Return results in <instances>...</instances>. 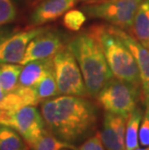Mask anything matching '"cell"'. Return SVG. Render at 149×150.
I'll use <instances>...</instances> for the list:
<instances>
[{
	"label": "cell",
	"mask_w": 149,
	"mask_h": 150,
	"mask_svg": "<svg viewBox=\"0 0 149 150\" xmlns=\"http://www.w3.org/2000/svg\"><path fill=\"white\" fill-rule=\"evenodd\" d=\"M41 113L46 129L72 145L90 135L98 117L97 108L90 101L71 95L45 100L41 105Z\"/></svg>",
	"instance_id": "obj_1"
},
{
	"label": "cell",
	"mask_w": 149,
	"mask_h": 150,
	"mask_svg": "<svg viewBox=\"0 0 149 150\" xmlns=\"http://www.w3.org/2000/svg\"><path fill=\"white\" fill-rule=\"evenodd\" d=\"M68 47L80 66L88 95L96 98L113 78L102 47L88 31L76 36Z\"/></svg>",
	"instance_id": "obj_2"
},
{
	"label": "cell",
	"mask_w": 149,
	"mask_h": 150,
	"mask_svg": "<svg viewBox=\"0 0 149 150\" xmlns=\"http://www.w3.org/2000/svg\"><path fill=\"white\" fill-rule=\"evenodd\" d=\"M102 47L113 78L141 86L139 72L132 52L109 25H94L87 30Z\"/></svg>",
	"instance_id": "obj_3"
},
{
	"label": "cell",
	"mask_w": 149,
	"mask_h": 150,
	"mask_svg": "<svg viewBox=\"0 0 149 150\" xmlns=\"http://www.w3.org/2000/svg\"><path fill=\"white\" fill-rule=\"evenodd\" d=\"M141 86L112 78L96 97L107 112L119 114L128 118L138 108Z\"/></svg>",
	"instance_id": "obj_4"
},
{
	"label": "cell",
	"mask_w": 149,
	"mask_h": 150,
	"mask_svg": "<svg viewBox=\"0 0 149 150\" xmlns=\"http://www.w3.org/2000/svg\"><path fill=\"white\" fill-rule=\"evenodd\" d=\"M52 60L59 94L78 97L89 96L80 66L69 47L60 50L53 56Z\"/></svg>",
	"instance_id": "obj_5"
},
{
	"label": "cell",
	"mask_w": 149,
	"mask_h": 150,
	"mask_svg": "<svg viewBox=\"0 0 149 150\" xmlns=\"http://www.w3.org/2000/svg\"><path fill=\"white\" fill-rule=\"evenodd\" d=\"M142 0H99L82 6L84 14L128 30Z\"/></svg>",
	"instance_id": "obj_6"
},
{
	"label": "cell",
	"mask_w": 149,
	"mask_h": 150,
	"mask_svg": "<svg viewBox=\"0 0 149 150\" xmlns=\"http://www.w3.org/2000/svg\"><path fill=\"white\" fill-rule=\"evenodd\" d=\"M0 125L9 126L16 130L30 147L47 130L42 113L34 106H26L16 110L0 108Z\"/></svg>",
	"instance_id": "obj_7"
},
{
	"label": "cell",
	"mask_w": 149,
	"mask_h": 150,
	"mask_svg": "<svg viewBox=\"0 0 149 150\" xmlns=\"http://www.w3.org/2000/svg\"><path fill=\"white\" fill-rule=\"evenodd\" d=\"M46 29L45 27L39 26L29 27L25 30L16 31L14 33H5L4 31H0V64H20L30 41Z\"/></svg>",
	"instance_id": "obj_8"
},
{
	"label": "cell",
	"mask_w": 149,
	"mask_h": 150,
	"mask_svg": "<svg viewBox=\"0 0 149 150\" xmlns=\"http://www.w3.org/2000/svg\"><path fill=\"white\" fill-rule=\"evenodd\" d=\"M64 46L59 35L46 29L30 41L20 65H25L35 60L53 57Z\"/></svg>",
	"instance_id": "obj_9"
},
{
	"label": "cell",
	"mask_w": 149,
	"mask_h": 150,
	"mask_svg": "<svg viewBox=\"0 0 149 150\" xmlns=\"http://www.w3.org/2000/svg\"><path fill=\"white\" fill-rule=\"evenodd\" d=\"M109 27L116 36L122 40L135 57L139 72L141 88L147 99L149 96V50L142 46L133 35L128 33L126 30L113 25H109Z\"/></svg>",
	"instance_id": "obj_10"
},
{
	"label": "cell",
	"mask_w": 149,
	"mask_h": 150,
	"mask_svg": "<svg viewBox=\"0 0 149 150\" xmlns=\"http://www.w3.org/2000/svg\"><path fill=\"white\" fill-rule=\"evenodd\" d=\"M127 118L106 112L104 116L103 128L99 132L100 138L107 150H126L125 130Z\"/></svg>",
	"instance_id": "obj_11"
},
{
	"label": "cell",
	"mask_w": 149,
	"mask_h": 150,
	"mask_svg": "<svg viewBox=\"0 0 149 150\" xmlns=\"http://www.w3.org/2000/svg\"><path fill=\"white\" fill-rule=\"evenodd\" d=\"M78 0H45L34 9L30 16V27H39L54 21L74 7Z\"/></svg>",
	"instance_id": "obj_12"
},
{
	"label": "cell",
	"mask_w": 149,
	"mask_h": 150,
	"mask_svg": "<svg viewBox=\"0 0 149 150\" xmlns=\"http://www.w3.org/2000/svg\"><path fill=\"white\" fill-rule=\"evenodd\" d=\"M53 57L42 60H35L23 65L18 86L32 87L38 83L49 71L53 69Z\"/></svg>",
	"instance_id": "obj_13"
},
{
	"label": "cell",
	"mask_w": 149,
	"mask_h": 150,
	"mask_svg": "<svg viewBox=\"0 0 149 150\" xmlns=\"http://www.w3.org/2000/svg\"><path fill=\"white\" fill-rule=\"evenodd\" d=\"M40 103L39 99L32 87L18 86L13 91L6 93L0 102L1 110H16L26 106H37Z\"/></svg>",
	"instance_id": "obj_14"
},
{
	"label": "cell",
	"mask_w": 149,
	"mask_h": 150,
	"mask_svg": "<svg viewBox=\"0 0 149 150\" xmlns=\"http://www.w3.org/2000/svg\"><path fill=\"white\" fill-rule=\"evenodd\" d=\"M130 30L131 35L149 50V0L141 2Z\"/></svg>",
	"instance_id": "obj_15"
},
{
	"label": "cell",
	"mask_w": 149,
	"mask_h": 150,
	"mask_svg": "<svg viewBox=\"0 0 149 150\" xmlns=\"http://www.w3.org/2000/svg\"><path fill=\"white\" fill-rule=\"evenodd\" d=\"M142 110L138 107L133 110L127 118L125 130V147L126 150H136L138 148V130L141 126Z\"/></svg>",
	"instance_id": "obj_16"
},
{
	"label": "cell",
	"mask_w": 149,
	"mask_h": 150,
	"mask_svg": "<svg viewBox=\"0 0 149 150\" xmlns=\"http://www.w3.org/2000/svg\"><path fill=\"white\" fill-rule=\"evenodd\" d=\"M30 145L17 131L0 125V150H29Z\"/></svg>",
	"instance_id": "obj_17"
},
{
	"label": "cell",
	"mask_w": 149,
	"mask_h": 150,
	"mask_svg": "<svg viewBox=\"0 0 149 150\" xmlns=\"http://www.w3.org/2000/svg\"><path fill=\"white\" fill-rule=\"evenodd\" d=\"M23 65L14 63H1L0 64V85L6 93L13 91L18 87Z\"/></svg>",
	"instance_id": "obj_18"
},
{
	"label": "cell",
	"mask_w": 149,
	"mask_h": 150,
	"mask_svg": "<svg viewBox=\"0 0 149 150\" xmlns=\"http://www.w3.org/2000/svg\"><path fill=\"white\" fill-rule=\"evenodd\" d=\"M33 88L40 103L49 98L57 96L59 93L55 81L54 69H52V71L47 73L38 83L33 86Z\"/></svg>",
	"instance_id": "obj_19"
},
{
	"label": "cell",
	"mask_w": 149,
	"mask_h": 150,
	"mask_svg": "<svg viewBox=\"0 0 149 150\" xmlns=\"http://www.w3.org/2000/svg\"><path fill=\"white\" fill-rule=\"evenodd\" d=\"M64 148H75L74 145L60 140L52 133L46 130L39 140L29 150H62Z\"/></svg>",
	"instance_id": "obj_20"
},
{
	"label": "cell",
	"mask_w": 149,
	"mask_h": 150,
	"mask_svg": "<svg viewBox=\"0 0 149 150\" xmlns=\"http://www.w3.org/2000/svg\"><path fill=\"white\" fill-rule=\"evenodd\" d=\"M86 21V16L80 10H69L63 17V25L69 30L78 31Z\"/></svg>",
	"instance_id": "obj_21"
},
{
	"label": "cell",
	"mask_w": 149,
	"mask_h": 150,
	"mask_svg": "<svg viewBox=\"0 0 149 150\" xmlns=\"http://www.w3.org/2000/svg\"><path fill=\"white\" fill-rule=\"evenodd\" d=\"M16 17L17 11L12 0H0V27L14 21Z\"/></svg>",
	"instance_id": "obj_22"
},
{
	"label": "cell",
	"mask_w": 149,
	"mask_h": 150,
	"mask_svg": "<svg viewBox=\"0 0 149 150\" xmlns=\"http://www.w3.org/2000/svg\"><path fill=\"white\" fill-rule=\"evenodd\" d=\"M138 142L144 147H149V115L146 110L143 113L141 126H139Z\"/></svg>",
	"instance_id": "obj_23"
},
{
	"label": "cell",
	"mask_w": 149,
	"mask_h": 150,
	"mask_svg": "<svg viewBox=\"0 0 149 150\" xmlns=\"http://www.w3.org/2000/svg\"><path fill=\"white\" fill-rule=\"evenodd\" d=\"M77 150H106L102 142V139L100 138L99 133L91 137L86 142H84Z\"/></svg>",
	"instance_id": "obj_24"
},
{
	"label": "cell",
	"mask_w": 149,
	"mask_h": 150,
	"mask_svg": "<svg viewBox=\"0 0 149 150\" xmlns=\"http://www.w3.org/2000/svg\"><path fill=\"white\" fill-rule=\"evenodd\" d=\"M5 96V92L3 91V89L1 87V85H0V102H1V100L3 99V97Z\"/></svg>",
	"instance_id": "obj_25"
},
{
	"label": "cell",
	"mask_w": 149,
	"mask_h": 150,
	"mask_svg": "<svg viewBox=\"0 0 149 150\" xmlns=\"http://www.w3.org/2000/svg\"><path fill=\"white\" fill-rule=\"evenodd\" d=\"M82 1H85V2H87V3H92V2L99 1V0H82Z\"/></svg>",
	"instance_id": "obj_26"
},
{
	"label": "cell",
	"mask_w": 149,
	"mask_h": 150,
	"mask_svg": "<svg viewBox=\"0 0 149 150\" xmlns=\"http://www.w3.org/2000/svg\"><path fill=\"white\" fill-rule=\"evenodd\" d=\"M145 110L147 111V112H148V115H149V104H148V103H146V108H145Z\"/></svg>",
	"instance_id": "obj_27"
},
{
	"label": "cell",
	"mask_w": 149,
	"mask_h": 150,
	"mask_svg": "<svg viewBox=\"0 0 149 150\" xmlns=\"http://www.w3.org/2000/svg\"><path fill=\"white\" fill-rule=\"evenodd\" d=\"M136 150H149V147L148 148H137Z\"/></svg>",
	"instance_id": "obj_28"
},
{
	"label": "cell",
	"mask_w": 149,
	"mask_h": 150,
	"mask_svg": "<svg viewBox=\"0 0 149 150\" xmlns=\"http://www.w3.org/2000/svg\"><path fill=\"white\" fill-rule=\"evenodd\" d=\"M146 100H147V103H148V104H149V96H148V97H147V99H146Z\"/></svg>",
	"instance_id": "obj_29"
},
{
	"label": "cell",
	"mask_w": 149,
	"mask_h": 150,
	"mask_svg": "<svg viewBox=\"0 0 149 150\" xmlns=\"http://www.w3.org/2000/svg\"><path fill=\"white\" fill-rule=\"evenodd\" d=\"M62 150H64V149H62Z\"/></svg>",
	"instance_id": "obj_30"
}]
</instances>
